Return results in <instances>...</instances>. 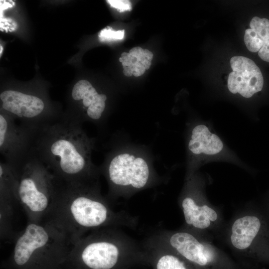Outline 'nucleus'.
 I'll list each match as a JSON object with an SVG mask.
<instances>
[{"label":"nucleus","mask_w":269,"mask_h":269,"mask_svg":"<svg viewBox=\"0 0 269 269\" xmlns=\"http://www.w3.org/2000/svg\"><path fill=\"white\" fill-rule=\"evenodd\" d=\"M103 172L113 196L140 190L147 187L151 180V172L146 160L130 152L109 156Z\"/></svg>","instance_id":"39448f33"},{"label":"nucleus","mask_w":269,"mask_h":269,"mask_svg":"<svg viewBox=\"0 0 269 269\" xmlns=\"http://www.w3.org/2000/svg\"><path fill=\"white\" fill-rule=\"evenodd\" d=\"M151 236L194 265L202 269H211L205 257V244L201 243L192 234L162 230Z\"/></svg>","instance_id":"1a4fd4ad"},{"label":"nucleus","mask_w":269,"mask_h":269,"mask_svg":"<svg viewBox=\"0 0 269 269\" xmlns=\"http://www.w3.org/2000/svg\"><path fill=\"white\" fill-rule=\"evenodd\" d=\"M122 63L123 66H126L127 67L128 66V62L123 61Z\"/></svg>","instance_id":"412c9836"},{"label":"nucleus","mask_w":269,"mask_h":269,"mask_svg":"<svg viewBox=\"0 0 269 269\" xmlns=\"http://www.w3.org/2000/svg\"><path fill=\"white\" fill-rule=\"evenodd\" d=\"M14 170L17 203L25 211L28 222L48 220L55 208L58 179L33 153Z\"/></svg>","instance_id":"20e7f679"},{"label":"nucleus","mask_w":269,"mask_h":269,"mask_svg":"<svg viewBox=\"0 0 269 269\" xmlns=\"http://www.w3.org/2000/svg\"><path fill=\"white\" fill-rule=\"evenodd\" d=\"M154 269H202L185 260L152 236L143 244Z\"/></svg>","instance_id":"9b49d317"},{"label":"nucleus","mask_w":269,"mask_h":269,"mask_svg":"<svg viewBox=\"0 0 269 269\" xmlns=\"http://www.w3.org/2000/svg\"><path fill=\"white\" fill-rule=\"evenodd\" d=\"M94 142L81 124L61 116L38 132L32 153L62 181H91L98 174L91 160Z\"/></svg>","instance_id":"f03ea898"},{"label":"nucleus","mask_w":269,"mask_h":269,"mask_svg":"<svg viewBox=\"0 0 269 269\" xmlns=\"http://www.w3.org/2000/svg\"><path fill=\"white\" fill-rule=\"evenodd\" d=\"M181 206L186 223L195 228L205 229L210 226V221H215L217 219L215 210L206 205H197L191 197L183 199Z\"/></svg>","instance_id":"4468645a"},{"label":"nucleus","mask_w":269,"mask_h":269,"mask_svg":"<svg viewBox=\"0 0 269 269\" xmlns=\"http://www.w3.org/2000/svg\"><path fill=\"white\" fill-rule=\"evenodd\" d=\"M258 55L262 60L269 62V40L263 45L259 51Z\"/></svg>","instance_id":"dca6fc26"},{"label":"nucleus","mask_w":269,"mask_h":269,"mask_svg":"<svg viewBox=\"0 0 269 269\" xmlns=\"http://www.w3.org/2000/svg\"><path fill=\"white\" fill-rule=\"evenodd\" d=\"M132 52H138V47H135L132 48L131 50H130L129 53H132Z\"/></svg>","instance_id":"a211bd4d"},{"label":"nucleus","mask_w":269,"mask_h":269,"mask_svg":"<svg viewBox=\"0 0 269 269\" xmlns=\"http://www.w3.org/2000/svg\"><path fill=\"white\" fill-rule=\"evenodd\" d=\"M230 64L233 71L229 74L227 82L230 92L249 98L262 90L263 76L252 60L241 56H234Z\"/></svg>","instance_id":"6e6552de"},{"label":"nucleus","mask_w":269,"mask_h":269,"mask_svg":"<svg viewBox=\"0 0 269 269\" xmlns=\"http://www.w3.org/2000/svg\"><path fill=\"white\" fill-rule=\"evenodd\" d=\"M39 131L18 124L3 112L0 114V152L4 162L15 169L32 154Z\"/></svg>","instance_id":"0eeeda50"},{"label":"nucleus","mask_w":269,"mask_h":269,"mask_svg":"<svg viewBox=\"0 0 269 269\" xmlns=\"http://www.w3.org/2000/svg\"><path fill=\"white\" fill-rule=\"evenodd\" d=\"M4 113L20 125L39 131L61 116L47 109V105L38 96L15 90H5L0 94Z\"/></svg>","instance_id":"423d86ee"},{"label":"nucleus","mask_w":269,"mask_h":269,"mask_svg":"<svg viewBox=\"0 0 269 269\" xmlns=\"http://www.w3.org/2000/svg\"><path fill=\"white\" fill-rule=\"evenodd\" d=\"M261 228L262 223L256 216H246L238 219L232 227V245L238 250H245L259 235Z\"/></svg>","instance_id":"f8f14e48"},{"label":"nucleus","mask_w":269,"mask_h":269,"mask_svg":"<svg viewBox=\"0 0 269 269\" xmlns=\"http://www.w3.org/2000/svg\"><path fill=\"white\" fill-rule=\"evenodd\" d=\"M0 55H1V51H2V46H1V45H0Z\"/></svg>","instance_id":"b1692460"},{"label":"nucleus","mask_w":269,"mask_h":269,"mask_svg":"<svg viewBox=\"0 0 269 269\" xmlns=\"http://www.w3.org/2000/svg\"><path fill=\"white\" fill-rule=\"evenodd\" d=\"M119 60L120 62H122V63L124 61L122 57H120L119 59Z\"/></svg>","instance_id":"5701e85b"},{"label":"nucleus","mask_w":269,"mask_h":269,"mask_svg":"<svg viewBox=\"0 0 269 269\" xmlns=\"http://www.w3.org/2000/svg\"><path fill=\"white\" fill-rule=\"evenodd\" d=\"M133 75H134V76H135V77H138V76H140L142 75L140 70H139V71L138 72H137V73L134 72V73H133Z\"/></svg>","instance_id":"6ab92c4d"},{"label":"nucleus","mask_w":269,"mask_h":269,"mask_svg":"<svg viewBox=\"0 0 269 269\" xmlns=\"http://www.w3.org/2000/svg\"><path fill=\"white\" fill-rule=\"evenodd\" d=\"M118 228L110 227L90 232L74 245L70 253L79 256L89 269H123L149 262L143 244Z\"/></svg>","instance_id":"7ed1b4c3"},{"label":"nucleus","mask_w":269,"mask_h":269,"mask_svg":"<svg viewBox=\"0 0 269 269\" xmlns=\"http://www.w3.org/2000/svg\"><path fill=\"white\" fill-rule=\"evenodd\" d=\"M268 40L251 28L245 31L244 42L248 50L252 52H259Z\"/></svg>","instance_id":"2eb2a0df"},{"label":"nucleus","mask_w":269,"mask_h":269,"mask_svg":"<svg viewBox=\"0 0 269 269\" xmlns=\"http://www.w3.org/2000/svg\"><path fill=\"white\" fill-rule=\"evenodd\" d=\"M144 54H145V58L146 57H149L153 58V54L151 51H150L149 50L146 49H144Z\"/></svg>","instance_id":"f3484780"},{"label":"nucleus","mask_w":269,"mask_h":269,"mask_svg":"<svg viewBox=\"0 0 269 269\" xmlns=\"http://www.w3.org/2000/svg\"><path fill=\"white\" fill-rule=\"evenodd\" d=\"M74 245L90 232L106 227L134 229L138 217L117 211L101 194L97 180L68 183L59 180L55 208L49 219Z\"/></svg>","instance_id":"f257e3e1"},{"label":"nucleus","mask_w":269,"mask_h":269,"mask_svg":"<svg viewBox=\"0 0 269 269\" xmlns=\"http://www.w3.org/2000/svg\"><path fill=\"white\" fill-rule=\"evenodd\" d=\"M71 95L73 101L81 104V110L71 119L81 124L86 121L101 122L106 106V94L99 93L90 82L81 80L74 85Z\"/></svg>","instance_id":"9d476101"},{"label":"nucleus","mask_w":269,"mask_h":269,"mask_svg":"<svg viewBox=\"0 0 269 269\" xmlns=\"http://www.w3.org/2000/svg\"><path fill=\"white\" fill-rule=\"evenodd\" d=\"M129 55H130L129 53L123 52L121 54V56L122 57H123V56H127L128 57Z\"/></svg>","instance_id":"aec40b11"},{"label":"nucleus","mask_w":269,"mask_h":269,"mask_svg":"<svg viewBox=\"0 0 269 269\" xmlns=\"http://www.w3.org/2000/svg\"><path fill=\"white\" fill-rule=\"evenodd\" d=\"M223 148V143L215 134L210 132L204 125H199L192 130L188 148L193 154L214 155Z\"/></svg>","instance_id":"ddd939ff"},{"label":"nucleus","mask_w":269,"mask_h":269,"mask_svg":"<svg viewBox=\"0 0 269 269\" xmlns=\"http://www.w3.org/2000/svg\"><path fill=\"white\" fill-rule=\"evenodd\" d=\"M144 67H145L146 70L149 69V67H150V66H148V65H147V64H145V65H144Z\"/></svg>","instance_id":"4be33fe9"}]
</instances>
